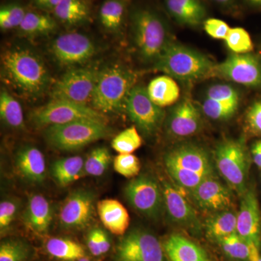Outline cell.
<instances>
[{"label":"cell","mask_w":261,"mask_h":261,"mask_svg":"<svg viewBox=\"0 0 261 261\" xmlns=\"http://www.w3.org/2000/svg\"><path fill=\"white\" fill-rule=\"evenodd\" d=\"M1 71L5 83L25 99L42 97L50 84V74L42 58L23 46H13L3 53Z\"/></svg>","instance_id":"6da1fadb"},{"label":"cell","mask_w":261,"mask_h":261,"mask_svg":"<svg viewBox=\"0 0 261 261\" xmlns=\"http://www.w3.org/2000/svg\"><path fill=\"white\" fill-rule=\"evenodd\" d=\"M168 174L176 185L191 192L205 179L215 175L208 152L194 143H182L164 156Z\"/></svg>","instance_id":"7a4b0ae2"},{"label":"cell","mask_w":261,"mask_h":261,"mask_svg":"<svg viewBox=\"0 0 261 261\" xmlns=\"http://www.w3.org/2000/svg\"><path fill=\"white\" fill-rule=\"evenodd\" d=\"M130 22L139 58L144 63L154 64L172 41L167 24L159 13L149 8L132 10Z\"/></svg>","instance_id":"3957f363"},{"label":"cell","mask_w":261,"mask_h":261,"mask_svg":"<svg viewBox=\"0 0 261 261\" xmlns=\"http://www.w3.org/2000/svg\"><path fill=\"white\" fill-rule=\"evenodd\" d=\"M136 81L137 74L125 65H107L99 70L91 106L104 115L121 112Z\"/></svg>","instance_id":"277c9868"},{"label":"cell","mask_w":261,"mask_h":261,"mask_svg":"<svg viewBox=\"0 0 261 261\" xmlns=\"http://www.w3.org/2000/svg\"><path fill=\"white\" fill-rule=\"evenodd\" d=\"M216 65L193 48L171 41L153 64L154 69L181 81H196L215 74Z\"/></svg>","instance_id":"5b68a950"},{"label":"cell","mask_w":261,"mask_h":261,"mask_svg":"<svg viewBox=\"0 0 261 261\" xmlns=\"http://www.w3.org/2000/svg\"><path fill=\"white\" fill-rule=\"evenodd\" d=\"M111 134V128L106 122L77 121L48 126L44 136L47 143L53 148L73 151L106 138Z\"/></svg>","instance_id":"8992f818"},{"label":"cell","mask_w":261,"mask_h":261,"mask_svg":"<svg viewBox=\"0 0 261 261\" xmlns=\"http://www.w3.org/2000/svg\"><path fill=\"white\" fill-rule=\"evenodd\" d=\"M214 162L231 190L242 196L246 192L249 158L242 140H225L216 146Z\"/></svg>","instance_id":"52a82bcc"},{"label":"cell","mask_w":261,"mask_h":261,"mask_svg":"<svg viewBox=\"0 0 261 261\" xmlns=\"http://www.w3.org/2000/svg\"><path fill=\"white\" fill-rule=\"evenodd\" d=\"M31 121L37 127L65 124L77 121L106 122L104 114L90 106H83L64 99H51L45 106L34 110Z\"/></svg>","instance_id":"ba28073f"},{"label":"cell","mask_w":261,"mask_h":261,"mask_svg":"<svg viewBox=\"0 0 261 261\" xmlns=\"http://www.w3.org/2000/svg\"><path fill=\"white\" fill-rule=\"evenodd\" d=\"M99 70L94 67H75L67 70L51 88V99L89 106L92 103Z\"/></svg>","instance_id":"9c48e42d"},{"label":"cell","mask_w":261,"mask_h":261,"mask_svg":"<svg viewBox=\"0 0 261 261\" xmlns=\"http://www.w3.org/2000/svg\"><path fill=\"white\" fill-rule=\"evenodd\" d=\"M124 196L129 205L149 219H156L164 209L162 187L149 175H141L128 182Z\"/></svg>","instance_id":"30bf717a"},{"label":"cell","mask_w":261,"mask_h":261,"mask_svg":"<svg viewBox=\"0 0 261 261\" xmlns=\"http://www.w3.org/2000/svg\"><path fill=\"white\" fill-rule=\"evenodd\" d=\"M125 111L130 121L146 137H152L159 132L165 119L163 108L154 104L146 87L136 85L127 97Z\"/></svg>","instance_id":"8fae6325"},{"label":"cell","mask_w":261,"mask_h":261,"mask_svg":"<svg viewBox=\"0 0 261 261\" xmlns=\"http://www.w3.org/2000/svg\"><path fill=\"white\" fill-rule=\"evenodd\" d=\"M163 245L147 230L135 228L120 240L114 261H166Z\"/></svg>","instance_id":"7c38bea8"},{"label":"cell","mask_w":261,"mask_h":261,"mask_svg":"<svg viewBox=\"0 0 261 261\" xmlns=\"http://www.w3.org/2000/svg\"><path fill=\"white\" fill-rule=\"evenodd\" d=\"M49 50L58 65L75 68L93 58L96 53V45L85 34L68 32L56 37L51 42Z\"/></svg>","instance_id":"4fadbf2b"},{"label":"cell","mask_w":261,"mask_h":261,"mask_svg":"<svg viewBox=\"0 0 261 261\" xmlns=\"http://www.w3.org/2000/svg\"><path fill=\"white\" fill-rule=\"evenodd\" d=\"M215 74L245 87H261V63L250 53L230 55L216 65Z\"/></svg>","instance_id":"5bb4252c"},{"label":"cell","mask_w":261,"mask_h":261,"mask_svg":"<svg viewBox=\"0 0 261 261\" xmlns=\"http://www.w3.org/2000/svg\"><path fill=\"white\" fill-rule=\"evenodd\" d=\"M95 195L90 190L80 189L68 196L59 214V222L65 229L87 227L93 218Z\"/></svg>","instance_id":"9a60e30c"},{"label":"cell","mask_w":261,"mask_h":261,"mask_svg":"<svg viewBox=\"0 0 261 261\" xmlns=\"http://www.w3.org/2000/svg\"><path fill=\"white\" fill-rule=\"evenodd\" d=\"M230 189L214 175L201 182L190 193L200 209L215 214L229 210L232 206L233 196Z\"/></svg>","instance_id":"2e32d148"},{"label":"cell","mask_w":261,"mask_h":261,"mask_svg":"<svg viewBox=\"0 0 261 261\" xmlns=\"http://www.w3.org/2000/svg\"><path fill=\"white\" fill-rule=\"evenodd\" d=\"M238 213L237 233L249 244L260 247V212L258 201L253 190H247L241 196Z\"/></svg>","instance_id":"e0dca14e"},{"label":"cell","mask_w":261,"mask_h":261,"mask_svg":"<svg viewBox=\"0 0 261 261\" xmlns=\"http://www.w3.org/2000/svg\"><path fill=\"white\" fill-rule=\"evenodd\" d=\"M166 123L168 132L174 137H187L195 135L202 124L200 109L191 99H183L172 108Z\"/></svg>","instance_id":"ac0fdd59"},{"label":"cell","mask_w":261,"mask_h":261,"mask_svg":"<svg viewBox=\"0 0 261 261\" xmlns=\"http://www.w3.org/2000/svg\"><path fill=\"white\" fill-rule=\"evenodd\" d=\"M161 187L164 198V208L170 219L185 227L198 228L200 223L195 211L177 189L166 181L163 182Z\"/></svg>","instance_id":"d6986e66"},{"label":"cell","mask_w":261,"mask_h":261,"mask_svg":"<svg viewBox=\"0 0 261 261\" xmlns=\"http://www.w3.org/2000/svg\"><path fill=\"white\" fill-rule=\"evenodd\" d=\"M53 208L45 197L34 194L29 197L24 213V222L34 233L39 235L47 233L53 222Z\"/></svg>","instance_id":"ffe728a7"},{"label":"cell","mask_w":261,"mask_h":261,"mask_svg":"<svg viewBox=\"0 0 261 261\" xmlns=\"http://www.w3.org/2000/svg\"><path fill=\"white\" fill-rule=\"evenodd\" d=\"M166 10L178 23L189 27L203 24L207 11L201 0H165Z\"/></svg>","instance_id":"44dd1931"},{"label":"cell","mask_w":261,"mask_h":261,"mask_svg":"<svg viewBox=\"0 0 261 261\" xmlns=\"http://www.w3.org/2000/svg\"><path fill=\"white\" fill-rule=\"evenodd\" d=\"M15 163L19 172L28 181L41 183L45 178V159L37 147L28 145L19 149Z\"/></svg>","instance_id":"7402d4cb"},{"label":"cell","mask_w":261,"mask_h":261,"mask_svg":"<svg viewBox=\"0 0 261 261\" xmlns=\"http://www.w3.org/2000/svg\"><path fill=\"white\" fill-rule=\"evenodd\" d=\"M97 211L105 227L113 234L123 235L129 226L130 217L119 201L106 199L97 202Z\"/></svg>","instance_id":"603a6c76"},{"label":"cell","mask_w":261,"mask_h":261,"mask_svg":"<svg viewBox=\"0 0 261 261\" xmlns=\"http://www.w3.org/2000/svg\"><path fill=\"white\" fill-rule=\"evenodd\" d=\"M170 261H210L205 250L180 234H172L163 244Z\"/></svg>","instance_id":"cb8c5ba5"},{"label":"cell","mask_w":261,"mask_h":261,"mask_svg":"<svg viewBox=\"0 0 261 261\" xmlns=\"http://www.w3.org/2000/svg\"><path fill=\"white\" fill-rule=\"evenodd\" d=\"M146 89L151 100L162 108L172 106L180 97L178 84L167 75H160L151 80Z\"/></svg>","instance_id":"d4e9b609"},{"label":"cell","mask_w":261,"mask_h":261,"mask_svg":"<svg viewBox=\"0 0 261 261\" xmlns=\"http://www.w3.org/2000/svg\"><path fill=\"white\" fill-rule=\"evenodd\" d=\"M127 0H105L99 10V21L103 29L111 34H118L125 23Z\"/></svg>","instance_id":"484cf974"},{"label":"cell","mask_w":261,"mask_h":261,"mask_svg":"<svg viewBox=\"0 0 261 261\" xmlns=\"http://www.w3.org/2000/svg\"><path fill=\"white\" fill-rule=\"evenodd\" d=\"M53 13L57 20L63 23L78 25L89 20L91 9L87 0H61Z\"/></svg>","instance_id":"4316f807"},{"label":"cell","mask_w":261,"mask_h":261,"mask_svg":"<svg viewBox=\"0 0 261 261\" xmlns=\"http://www.w3.org/2000/svg\"><path fill=\"white\" fill-rule=\"evenodd\" d=\"M84 161L81 156L58 160L51 165V176L60 187L68 186L84 174Z\"/></svg>","instance_id":"83f0119b"},{"label":"cell","mask_w":261,"mask_h":261,"mask_svg":"<svg viewBox=\"0 0 261 261\" xmlns=\"http://www.w3.org/2000/svg\"><path fill=\"white\" fill-rule=\"evenodd\" d=\"M238 213L226 210L215 213L206 221L205 230L207 236L220 240L237 232Z\"/></svg>","instance_id":"f1b7e54d"},{"label":"cell","mask_w":261,"mask_h":261,"mask_svg":"<svg viewBox=\"0 0 261 261\" xmlns=\"http://www.w3.org/2000/svg\"><path fill=\"white\" fill-rule=\"evenodd\" d=\"M58 28L56 20L49 15L37 12H27L18 27L19 32L27 37L47 35Z\"/></svg>","instance_id":"f546056e"},{"label":"cell","mask_w":261,"mask_h":261,"mask_svg":"<svg viewBox=\"0 0 261 261\" xmlns=\"http://www.w3.org/2000/svg\"><path fill=\"white\" fill-rule=\"evenodd\" d=\"M46 250L51 256L63 261H77L86 257L83 246L69 239H49L46 243Z\"/></svg>","instance_id":"4dcf8cb0"},{"label":"cell","mask_w":261,"mask_h":261,"mask_svg":"<svg viewBox=\"0 0 261 261\" xmlns=\"http://www.w3.org/2000/svg\"><path fill=\"white\" fill-rule=\"evenodd\" d=\"M0 118L3 123L13 129L24 126L23 108L20 103L8 90L3 89L0 92Z\"/></svg>","instance_id":"1f68e13d"},{"label":"cell","mask_w":261,"mask_h":261,"mask_svg":"<svg viewBox=\"0 0 261 261\" xmlns=\"http://www.w3.org/2000/svg\"><path fill=\"white\" fill-rule=\"evenodd\" d=\"M240 103L223 102L204 97L202 102V112L214 121H226L238 111Z\"/></svg>","instance_id":"d6a6232c"},{"label":"cell","mask_w":261,"mask_h":261,"mask_svg":"<svg viewBox=\"0 0 261 261\" xmlns=\"http://www.w3.org/2000/svg\"><path fill=\"white\" fill-rule=\"evenodd\" d=\"M111 154L105 147L94 149L84 161V174L100 176L109 167Z\"/></svg>","instance_id":"836d02e7"},{"label":"cell","mask_w":261,"mask_h":261,"mask_svg":"<svg viewBox=\"0 0 261 261\" xmlns=\"http://www.w3.org/2000/svg\"><path fill=\"white\" fill-rule=\"evenodd\" d=\"M142 139L136 126L123 130L114 137L111 146L118 154H132L140 148Z\"/></svg>","instance_id":"e575fe53"},{"label":"cell","mask_w":261,"mask_h":261,"mask_svg":"<svg viewBox=\"0 0 261 261\" xmlns=\"http://www.w3.org/2000/svg\"><path fill=\"white\" fill-rule=\"evenodd\" d=\"M220 245L226 255L238 260H249L250 244L235 232L219 240Z\"/></svg>","instance_id":"d590c367"},{"label":"cell","mask_w":261,"mask_h":261,"mask_svg":"<svg viewBox=\"0 0 261 261\" xmlns=\"http://www.w3.org/2000/svg\"><path fill=\"white\" fill-rule=\"evenodd\" d=\"M31 253V247L22 240H5L0 245V261H27Z\"/></svg>","instance_id":"8d00e7d4"},{"label":"cell","mask_w":261,"mask_h":261,"mask_svg":"<svg viewBox=\"0 0 261 261\" xmlns=\"http://www.w3.org/2000/svg\"><path fill=\"white\" fill-rule=\"evenodd\" d=\"M224 41L226 47L233 54H247L253 49V43L250 34L241 27L230 29Z\"/></svg>","instance_id":"74e56055"},{"label":"cell","mask_w":261,"mask_h":261,"mask_svg":"<svg viewBox=\"0 0 261 261\" xmlns=\"http://www.w3.org/2000/svg\"><path fill=\"white\" fill-rule=\"evenodd\" d=\"M27 11L17 3H8L0 8V28L3 31L18 28Z\"/></svg>","instance_id":"f35d334b"},{"label":"cell","mask_w":261,"mask_h":261,"mask_svg":"<svg viewBox=\"0 0 261 261\" xmlns=\"http://www.w3.org/2000/svg\"><path fill=\"white\" fill-rule=\"evenodd\" d=\"M115 171L126 178H134L140 173V160L133 154H118L113 161Z\"/></svg>","instance_id":"ab89813d"},{"label":"cell","mask_w":261,"mask_h":261,"mask_svg":"<svg viewBox=\"0 0 261 261\" xmlns=\"http://www.w3.org/2000/svg\"><path fill=\"white\" fill-rule=\"evenodd\" d=\"M204 97L214 100L240 103V94L231 84H213L205 91Z\"/></svg>","instance_id":"60d3db41"},{"label":"cell","mask_w":261,"mask_h":261,"mask_svg":"<svg viewBox=\"0 0 261 261\" xmlns=\"http://www.w3.org/2000/svg\"><path fill=\"white\" fill-rule=\"evenodd\" d=\"M18 202L13 199L2 201L0 203V231L4 234L9 229L18 214Z\"/></svg>","instance_id":"b9f144b4"},{"label":"cell","mask_w":261,"mask_h":261,"mask_svg":"<svg viewBox=\"0 0 261 261\" xmlns=\"http://www.w3.org/2000/svg\"><path fill=\"white\" fill-rule=\"evenodd\" d=\"M202 25L207 35L213 39L221 40H225L231 29L224 20L217 18L206 19Z\"/></svg>","instance_id":"7bdbcfd3"},{"label":"cell","mask_w":261,"mask_h":261,"mask_svg":"<svg viewBox=\"0 0 261 261\" xmlns=\"http://www.w3.org/2000/svg\"><path fill=\"white\" fill-rule=\"evenodd\" d=\"M247 126L252 132L261 135V101L254 103L247 113Z\"/></svg>","instance_id":"ee69618b"},{"label":"cell","mask_w":261,"mask_h":261,"mask_svg":"<svg viewBox=\"0 0 261 261\" xmlns=\"http://www.w3.org/2000/svg\"><path fill=\"white\" fill-rule=\"evenodd\" d=\"M87 245L89 252L94 256L102 255L99 247V239H98L97 228H94L89 231L87 238Z\"/></svg>","instance_id":"f6af8a7d"},{"label":"cell","mask_w":261,"mask_h":261,"mask_svg":"<svg viewBox=\"0 0 261 261\" xmlns=\"http://www.w3.org/2000/svg\"><path fill=\"white\" fill-rule=\"evenodd\" d=\"M97 233L101 253L103 255L109 251L111 246V240H110L107 233L102 228H97Z\"/></svg>","instance_id":"bcb514c9"},{"label":"cell","mask_w":261,"mask_h":261,"mask_svg":"<svg viewBox=\"0 0 261 261\" xmlns=\"http://www.w3.org/2000/svg\"><path fill=\"white\" fill-rule=\"evenodd\" d=\"M61 0H33L34 5L39 9L54 10Z\"/></svg>","instance_id":"7dc6e473"},{"label":"cell","mask_w":261,"mask_h":261,"mask_svg":"<svg viewBox=\"0 0 261 261\" xmlns=\"http://www.w3.org/2000/svg\"><path fill=\"white\" fill-rule=\"evenodd\" d=\"M251 153L254 163L261 168V140L257 141L252 145Z\"/></svg>","instance_id":"c3c4849f"},{"label":"cell","mask_w":261,"mask_h":261,"mask_svg":"<svg viewBox=\"0 0 261 261\" xmlns=\"http://www.w3.org/2000/svg\"><path fill=\"white\" fill-rule=\"evenodd\" d=\"M224 9L231 10L235 6V0H212Z\"/></svg>","instance_id":"681fc988"},{"label":"cell","mask_w":261,"mask_h":261,"mask_svg":"<svg viewBox=\"0 0 261 261\" xmlns=\"http://www.w3.org/2000/svg\"><path fill=\"white\" fill-rule=\"evenodd\" d=\"M247 2L255 8H261V0H247Z\"/></svg>","instance_id":"f907efd6"},{"label":"cell","mask_w":261,"mask_h":261,"mask_svg":"<svg viewBox=\"0 0 261 261\" xmlns=\"http://www.w3.org/2000/svg\"><path fill=\"white\" fill-rule=\"evenodd\" d=\"M77 261H91V260H89V258H87V257H82V258H81V259H80V260H78Z\"/></svg>","instance_id":"816d5d0a"},{"label":"cell","mask_w":261,"mask_h":261,"mask_svg":"<svg viewBox=\"0 0 261 261\" xmlns=\"http://www.w3.org/2000/svg\"><path fill=\"white\" fill-rule=\"evenodd\" d=\"M255 261H261V257H259L258 258H257V260Z\"/></svg>","instance_id":"f5cc1de1"}]
</instances>
